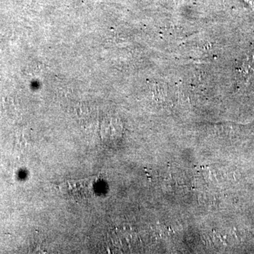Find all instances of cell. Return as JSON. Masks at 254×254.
<instances>
[{
	"label": "cell",
	"mask_w": 254,
	"mask_h": 254,
	"mask_svg": "<svg viewBox=\"0 0 254 254\" xmlns=\"http://www.w3.org/2000/svg\"><path fill=\"white\" fill-rule=\"evenodd\" d=\"M98 180L96 177L78 180H67L60 184L58 187L65 198L76 203H82L95 196Z\"/></svg>",
	"instance_id": "6da1fadb"
}]
</instances>
